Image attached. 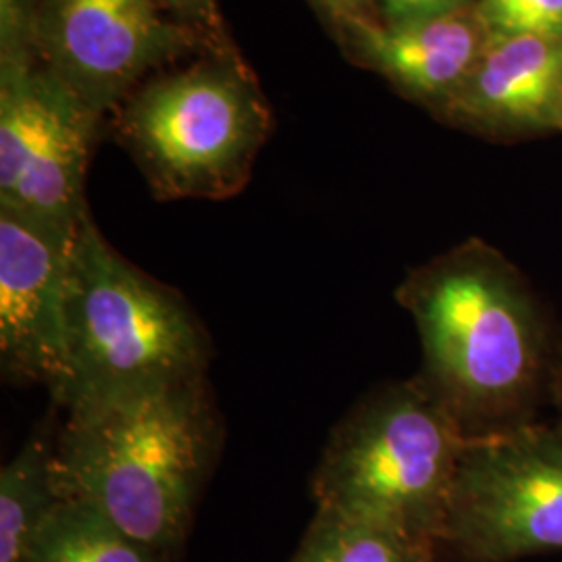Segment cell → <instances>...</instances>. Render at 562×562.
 <instances>
[{"mask_svg":"<svg viewBox=\"0 0 562 562\" xmlns=\"http://www.w3.org/2000/svg\"><path fill=\"white\" fill-rule=\"evenodd\" d=\"M334 36L350 59L378 71L404 94L442 109L471 76L492 32L471 2L406 23L350 21Z\"/></svg>","mask_w":562,"mask_h":562,"instance_id":"10","label":"cell"},{"mask_svg":"<svg viewBox=\"0 0 562 562\" xmlns=\"http://www.w3.org/2000/svg\"><path fill=\"white\" fill-rule=\"evenodd\" d=\"M442 113L487 134L561 130L562 36L492 34Z\"/></svg>","mask_w":562,"mask_h":562,"instance_id":"11","label":"cell"},{"mask_svg":"<svg viewBox=\"0 0 562 562\" xmlns=\"http://www.w3.org/2000/svg\"><path fill=\"white\" fill-rule=\"evenodd\" d=\"M471 2L473 0H373V9L382 23H406L450 13Z\"/></svg>","mask_w":562,"mask_h":562,"instance_id":"17","label":"cell"},{"mask_svg":"<svg viewBox=\"0 0 562 562\" xmlns=\"http://www.w3.org/2000/svg\"><path fill=\"white\" fill-rule=\"evenodd\" d=\"M440 548L462 562H515L562 550V429L522 423L469 438Z\"/></svg>","mask_w":562,"mask_h":562,"instance_id":"7","label":"cell"},{"mask_svg":"<svg viewBox=\"0 0 562 562\" xmlns=\"http://www.w3.org/2000/svg\"><path fill=\"white\" fill-rule=\"evenodd\" d=\"M467 440L419 375L378 385L331 429L311 482L315 503L440 546Z\"/></svg>","mask_w":562,"mask_h":562,"instance_id":"5","label":"cell"},{"mask_svg":"<svg viewBox=\"0 0 562 562\" xmlns=\"http://www.w3.org/2000/svg\"><path fill=\"white\" fill-rule=\"evenodd\" d=\"M169 18L186 23L201 32L215 50L232 48L234 42L227 34L217 0H153Z\"/></svg>","mask_w":562,"mask_h":562,"instance_id":"16","label":"cell"},{"mask_svg":"<svg viewBox=\"0 0 562 562\" xmlns=\"http://www.w3.org/2000/svg\"><path fill=\"white\" fill-rule=\"evenodd\" d=\"M99 123L42 59L32 0H0V206L78 232Z\"/></svg>","mask_w":562,"mask_h":562,"instance_id":"6","label":"cell"},{"mask_svg":"<svg viewBox=\"0 0 562 562\" xmlns=\"http://www.w3.org/2000/svg\"><path fill=\"white\" fill-rule=\"evenodd\" d=\"M76 236L0 206L2 373L9 382L44 385L50 398L67 378V294Z\"/></svg>","mask_w":562,"mask_h":562,"instance_id":"9","label":"cell"},{"mask_svg":"<svg viewBox=\"0 0 562 562\" xmlns=\"http://www.w3.org/2000/svg\"><path fill=\"white\" fill-rule=\"evenodd\" d=\"M396 302L422 341L417 373L467 438L536 422L557 338L533 288L477 238L408 271Z\"/></svg>","mask_w":562,"mask_h":562,"instance_id":"1","label":"cell"},{"mask_svg":"<svg viewBox=\"0 0 562 562\" xmlns=\"http://www.w3.org/2000/svg\"><path fill=\"white\" fill-rule=\"evenodd\" d=\"M60 503L55 442L32 436L0 471V562H21L42 522Z\"/></svg>","mask_w":562,"mask_h":562,"instance_id":"12","label":"cell"},{"mask_svg":"<svg viewBox=\"0 0 562 562\" xmlns=\"http://www.w3.org/2000/svg\"><path fill=\"white\" fill-rule=\"evenodd\" d=\"M438 552V543L317 506L290 562H434Z\"/></svg>","mask_w":562,"mask_h":562,"instance_id":"14","label":"cell"},{"mask_svg":"<svg viewBox=\"0 0 562 562\" xmlns=\"http://www.w3.org/2000/svg\"><path fill=\"white\" fill-rule=\"evenodd\" d=\"M21 562H171L125 536L90 504L60 498Z\"/></svg>","mask_w":562,"mask_h":562,"instance_id":"13","label":"cell"},{"mask_svg":"<svg viewBox=\"0 0 562 562\" xmlns=\"http://www.w3.org/2000/svg\"><path fill=\"white\" fill-rule=\"evenodd\" d=\"M550 398L557 404L559 415L562 417V336L557 338L554 346V359H552V369H550Z\"/></svg>","mask_w":562,"mask_h":562,"instance_id":"19","label":"cell"},{"mask_svg":"<svg viewBox=\"0 0 562 562\" xmlns=\"http://www.w3.org/2000/svg\"><path fill=\"white\" fill-rule=\"evenodd\" d=\"M211 336L192 304L127 261L88 211L67 294L65 415L209 378Z\"/></svg>","mask_w":562,"mask_h":562,"instance_id":"3","label":"cell"},{"mask_svg":"<svg viewBox=\"0 0 562 562\" xmlns=\"http://www.w3.org/2000/svg\"><path fill=\"white\" fill-rule=\"evenodd\" d=\"M492 34L562 36V0H475Z\"/></svg>","mask_w":562,"mask_h":562,"instance_id":"15","label":"cell"},{"mask_svg":"<svg viewBox=\"0 0 562 562\" xmlns=\"http://www.w3.org/2000/svg\"><path fill=\"white\" fill-rule=\"evenodd\" d=\"M209 378L65 415L60 498L90 504L125 536L173 559L223 446Z\"/></svg>","mask_w":562,"mask_h":562,"instance_id":"2","label":"cell"},{"mask_svg":"<svg viewBox=\"0 0 562 562\" xmlns=\"http://www.w3.org/2000/svg\"><path fill=\"white\" fill-rule=\"evenodd\" d=\"M115 111V138L162 202L240 194L273 130L259 78L236 46L153 76Z\"/></svg>","mask_w":562,"mask_h":562,"instance_id":"4","label":"cell"},{"mask_svg":"<svg viewBox=\"0 0 562 562\" xmlns=\"http://www.w3.org/2000/svg\"><path fill=\"white\" fill-rule=\"evenodd\" d=\"M561 130H562V115H561Z\"/></svg>","mask_w":562,"mask_h":562,"instance_id":"20","label":"cell"},{"mask_svg":"<svg viewBox=\"0 0 562 562\" xmlns=\"http://www.w3.org/2000/svg\"><path fill=\"white\" fill-rule=\"evenodd\" d=\"M315 11L336 34L346 23L357 20H378L373 0H311Z\"/></svg>","mask_w":562,"mask_h":562,"instance_id":"18","label":"cell"},{"mask_svg":"<svg viewBox=\"0 0 562 562\" xmlns=\"http://www.w3.org/2000/svg\"><path fill=\"white\" fill-rule=\"evenodd\" d=\"M32 27L42 59L101 117L167 65L215 50L153 0H32Z\"/></svg>","mask_w":562,"mask_h":562,"instance_id":"8","label":"cell"}]
</instances>
